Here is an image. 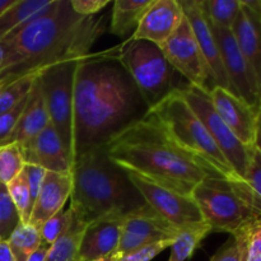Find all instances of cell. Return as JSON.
I'll list each match as a JSON object with an SVG mask.
<instances>
[{"mask_svg":"<svg viewBox=\"0 0 261 261\" xmlns=\"http://www.w3.org/2000/svg\"><path fill=\"white\" fill-rule=\"evenodd\" d=\"M22 145L25 165L42 167L47 172H71V162L60 137L53 125Z\"/></svg>","mask_w":261,"mask_h":261,"instance_id":"ac0fdd59","label":"cell"},{"mask_svg":"<svg viewBox=\"0 0 261 261\" xmlns=\"http://www.w3.org/2000/svg\"><path fill=\"white\" fill-rule=\"evenodd\" d=\"M48 125H50V117L37 76L28 93L27 105L20 115L19 121L5 144L9 143L24 144L25 142L40 134Z\"/></svg>","mask_w":261,"mask_h":261,"instance_id":"44dd1931","label":"cell"},{"mask_svg":"<svg viewBox=\"0 0 261 261\" xmlns=\"http://www.w3.org/2000/svg\"><path fill=\"white\" fill-rule=\"evenodd\" d=\"M105 28V17H82L70 0H56L47 13L3 40L7 56L0 70V88L55 64L89 55Z\"/></svg>","mask_w":261,"mask_h":261,"instance_id":"7a4b0ae2","label":"cell"},{"mask_svg":"<svg viewBox=\"0 0 261 261\" xmlns=\"http://www.w3.org/2000/svg\"><path fill=\"white\" fill-rule=\"evenodd\" d=\"M15 261H27L42 245L40 231L31 224L20 223L8 240Z\"/></svg>","mask_w":261,"mask_h":261,"instance_id":"484cf974","label":"cell"},{"mask_svg":"<svg viewBox=\"0 0 261 261\" xmlns=\"http://www.w3.org/2000/svg\"><path fill=\"white\" fill-rule=\"evenodd\" d=\"M5 56H7V48H5V43H4V41H0V70H2L3 66H4Z\"/></svg>","mask_w":261,"mask_h":261,"instance_id":"b9f144b4","label":"cell"},{"mask_svg":"<svg viewBox=\"0 0 261 261\" xmlns=\"http://www.w3.org/2000/svg\"><path fill=\"white\" fill-rule=\"evenodd\" d=\"M117 59L137 84L149 110L176 89L175 70L158 45L129 38L119 47Z\"/></svg>","mask_w":261,"mask_h":261,"instance_id":"52a82bcc","label":"cell"},{"mask_svg":"<svg viewBox=\"0 0 261 261\" xmlns=\"http://www.w3.org/2000/svg\"><path fill=\"white\" fill-rule=\"evenodd\" d=\"M175 241L176 240H162V241L145 245L126 254H114L111 255V261H150L161 252L165 251L167 247L172 246Z\"/></svg>","mask_w":261,"mask_h":261,"instance_id":"836d02e7","label":"cell"},{"mask_svg":"<svg viewBox=\"0 0 261 261\" xmlns=\"http://www.w3.org/2000/svg\"><path fill=\"white\" fill-rule=\"evenodd\" d=\"M71 191H73L71 172H46L42 188L33 205L28 224L40 229L47 219L63 211L64 205L71 196Z\"/></svg>","mask_w":261,"mask_h":261,"instance_id":"d6986e66","label":"cell"},{"mask_svg":"<svg viewBox=\"0 0 261 261\" xmlns=\"http://www.w3.org/2000/svg\"><path fill=\"white\" fill-rule=\"evenodd\" d=\"M7 188L15 208H17L18 213H19L20 221H22V223L28 224L30 223L31 214H32L33 204L32 199H31L30 186H28L27 176H25L24 171H22L14 180L10 181L7 185Z\"/></svg>","mask_w":261,"mask_h":261,"instance_id":"f546056e","label":"cell"},{"mask_svg":"<svg viewBox=\"0 0 261 261\" xmlns=\"http://www.w3.org/2000/svg\"><path fill=\"white\" fill-rule=\"evenodd\" d=\"M178 89L185 98L186 103L206 127L236 175L244 178L251 149L254 147L247 148L246 145L242 144L236 135L231 132V129L224 124L223 120L214 110L208 91L189 83L185 87H178Z\"/></svg>","mask_w":261,"mask_h":261,"instance_id":"9c48e42d","label":"cell"},{"mask_svg":"<svg viewBox=\"0 0 261 261\" xmlns=\"http://www.w3.org/2000/svg\"><path fill=\"white\" fill-rule=\"evenodd\" d=\"M212 232L234 234L261 223V199L244 178L209 176L191 193Z\"/></svg>","mask_w":261,"mask_h":261,"instance_id":"5b68a950","label":"cell"},{"mask_svg":"<svg viewBox=\"0 0 261 261\" xmlns=\"http://www.w3.org/2000/svg\"><path fill=\"white\" fill-rule=\"evenodd\" d=\"M48 250H50V246L46 244H42L30 257H28L27 261H46Z\"/></svg>","mask_w":261,"mask_h":261,"instance_id":"ab89813d","label":"cell"},{"mask_svg":"<svg viewBox=\"0 0 261 261\" xmlns=\"http://www.w3.org/2000/svg\"><path fill=\"white\" fill-rule=\"evenodd\" d=\"M259 120H260V135L259 138L261 137V87L259 89Z\"/></svg>","mask_w":261,"mask_h":261,"instance_id":"f6af8a7d","label":"cell"},{"mask_svg":"<svg viewBox=\"0 0 261 261\" xmlns=\"http://www.w3.org/2000/svg\"><path fill=\"white\" fill-rule=\"evenodd\" d=\"M232 33L261 87V0H241Z\"/></svg>","mask_w":261,"mask_h":261,"instance_id":"2e32d148","label":"cell"},{"mask_svg":"<svg viewBox=\"0 0 261 261\" xmlns=\"http://www.w3.org/2000/svg\"><path fill=\"white\" fill-rule=\"evenodd\" d=\"M244 180L261 199V145L259 143L251 149Z\"/></svg>","mask_w":261,"mask_h":261,"instance_id":"e575fe53","label":"cell"},{"mask_svg":"<svg viewBox=\"0 0 261 261\" xmlns=\"http://www.w3.org/2000/svg\"><path fill=\"white\" fill-rule=\"evenodd\" d=\"M181 229L161 218L148 204L122 221L121 237L115 254H126L162 240H176Z\"/></svg>","mask_w":261,"mask_h":261,"instance_id":"5bb4252c","label":"cell"},{"mask_svg":"<svg viewBox=\"0 0 261 261\" xmlns=\"http://www.w3.org/2000/svg\"><path fill=\"white\" fill-rule=\"evenodd\" d=\"M212 232L211 227L204 222L198 226L182 229L176 241L171 246V255L168 261H186L190 259L200 246L201 241Z\"/></svg>","mask_w":261,"mask_h":261,"instance_id":"d4e9b609","label":"cell"},{"mask_svg":"<svg viewBox=\"0 0 261 261\" xmlns=\"http://www.w3.org/2000/svg\"><path fill=\"white\" fill-rule=\"evenodd\" d=\"M119 47L81 59L74 83V154L105 147L149 111L120 60ZM74 158V160H75Z\"/></svg>","mask_w":261,"mask_h":261,"instance_id":"6da1fadb","label":"cell"},{"mask_svg":"<svg viewBox=\"0 0 261 261\" xmlns=\"http://www.w3.org/2000/svg\"><path fill=\"white\" fill-rule=\"evenodd\" d=\"M27 99L28 94L17 106L13 107L12 110H9L5 114L0 115V145L5 144L10 135H12V133L14 132L15 126H17L18 121L20 119V115H22L25 105H27Z\"/></svg>","mask_w":261,"mask_h":261,"instance_id":"d590c367","label":"cell"},{"mask_svg":"<svg viewBox=\"0 0 261 261\" xmlns=\"http://www.w3.org/2000/svg\"><path fill=\"white\" fill-rule=\"evenodd\" d=\"M201 4L212 24L232 30L241 8V0H201Z\"/></svg>","mask_w":261,"mask_h":261,"instance_id":"4316f807","label":"cell"},{"mask_svg":"<svg viewBox=\"0 0 261 261\" xmlns=\"http://www.w3.org/2000/svg\"><path fill=\"white\" fill-rule=\"evenodd\" d=\"M24 166L22 145L18 143L0 145V182L8 185L22 172Z\"/></svg>","mask_w":261,"mask_h":261,"instance_id":"83f0119b","label":"cell"},{"mask_svg":"<svg viewBox=\"0 0 261 261\" xmlns=\"http://www.w3.org/2000/svg\"><path fill=\"white\" fill-rule=\"evenodd\" d=\"M56 0H15L0 14V41L7 38L24 23L47 13Z\"/></svg>","mask_w":261,"mask_h":261,"instance_id":"7402d4cb","label":"cell"},{"mask_svg":"<svg viewBox=\"0 0 261 261\" xmlns=\"http://www.w3.org/2000/svg\"><path fill=\"white\" fill-rule=\"evenodd\" d=\"M71 175L70 206L83 214L88 223L101 219L124 221L147 204L126 171L110 160L105 147L78 155Z\"/></svg>","mask_w":261,"mask_h":261,"instance_id":"277c9868","label":"cell"},{"mask_svg":"<svg viewBox=\"0 0 261 261\" xmlns=\"http://www.w3.org/2000/svg\"><path fill=\"white\" fill-rule=\"evenodd\" d=\"M246 232L249 240V252L261 255V223L249 227Z\"/></svg>","mask_w":261,"mask_h":261,"instance_id":"f35d334b","label":"cell"},{"mask_svg":"<svg viewBox=\"0 0 261 261\" xmlns=\"http://www.w3.org/2000/svg\"><path fill=\"white\" fill-rule=\"evenodd\" d=\"M259 144H260V145H261V143H259Z\"/></svg>","mask_w":261,"mask_h":261,"instance_id":"7dc6e473","label":"cell"},{"mask_svg":"<svg viewBox=\"0 0 261 261\" xmlns=\"http://www.w3.org/2000/svg\"><path fill=\"white\" fill-rule=\"evenodd\" d=\"M71 222H73V209L70 206L68 209H65V211L59 212L58 214H55L50 219H47L41 226V228L38 229L41 234V240H42V244L51 246L54 242L58 241L68 231Z\"/></svg>","mask_w":261,"mask_h":261,"instance_id":"1f68e13d","label":"cell"},{"mask_svg":"<svg viewBox=\"0 0 261 261\" xmlns=\"http://www.w3.org/2000/svg\"><path fill=\"white\" fill-rule=\"evenodd\" d=\"M126 171V170H125ZM130 181L143 196L145 203L165 221L177 229H186L204 223L203 216L191 195H182L160 185L143 175L126 171Z\"/></svg>","mask_w":261,"mask_h":261,"instance_id":"30bf717a","label":"cell"},{"mask_svg":"<svg viewBox=\"0 0 261 261\" xmlns=\"http://www.w3.org/2000/svg\"><path fill=\"white\" fill-rule=\"evenodd\" d=\"M38 74L40 73L28 74L0 88V115L12 110L24 97H27Z\"/></svg>","mask_w":261,"mask_h":261,"instance_id":"f1b7e54d","label":"cell"},{"mask_svg":"<svg viewBox=\"0 0 261 261\" xmlns=\"http://www.w3.org/2000/svg\"><path fill=\"white\" fill-rule=\"evenodd\" d=\"M92 261H111V256L101 257V259H96V260H92Z\"/></svg>","mask_w":261,"mask_h":261,"instance_id":"bcb514c9","label":"cell"},{"mask_svg":"<svg viewBox=\"0 0 261 261\" xmlns=\"http://www.w3.org/2000/svg\"><path fill=\"white\" fill-rule=\"evenodd\" d=\"M0 261H15L8 241H0Z\"/></svg>","mask_w":261,"mask_h":261,"instance_id":"60d3db41","label":"cell"},{"mask_svg":"<svg viewBox=\"0 0 261 261\" xmlns=\"http://www.w3.org/2000/svg\"><path fill=\"white\" fill-rule=\"evenodd\" d=\"M211 25L218 42L231 91L250 106L259 110V82L246 58L240 50L232 30L217 27L212 23Z\"/></svg>","mask_w":261,"mask_h":261,"instance_id":"7c38bea8","label":"cell"},{"mask_svg":"<svg viewBox=\"0 0 261 261\" xmlns=\"http://www.w3.org/2000/svg\"><path fill=\"white\" fill-rule=\"evenodd\" d=\"M20 223L19 213L8 193L7 185L0 182V241H8Z\"/></svg>","mask_w":261,"mask_h":261,"instance_id":"4dcf8cb0","label":"cell"},{"mask_svg":"<svg viewBox=\"0 0 261 261\" xmlns=\"http://www.w3.org/2000/svg\"><path fill=\"white\" fill-rule=\"evenodd\" d=\"M246 261H261V255H259V254H252V252H249V254H247Z\"/></svg>","mask_w":261,"mask_h":261,"instance_id":"ee69618b","label":"cell"},{"mask_svg":"<svg viewBox=\"0 0 261 261\" xmlns=\"http://www.w3.org/2000/svg\"><path fill=\"white\" fill-rule=\"evenodd\" d=\"M70 208L73 209V222L68 231L51 245L46 261H79V246L84 231L89 223L86 221L83 214L79 213L73 206Z\"/></svg>","mask_w":261,"mask_h":261,"instance_id":"cb8c5ba5","label":"cell"},{"mask_svg":"<svg viewBox=\"0 0 261 261\" xmlns=\"http://www.w3.org/2000/svg\"><path fill=\"white\" fill-rule=\"evenodd\" d=\"M180 4L186 19L189 20L191 28H193L196 42H198L201 55L208 66L212 86L222 87V88L231 91V86H229L223 61H222L218 42H217V38L212 30L208 15L205 14V10L201 4V0H181Z\"/></svg>","mask_w":261,"mask_h":261,"instance_id":"9a60e30c","label":"cell"},{"mask_svg":"<svg viewBox=\"0 0 261 261\" xmlns=\"http://www.w3.org/2000/svg\"><path fill=\"white\" fill-rule=\"evenodd\" d=\"M246 229L232 236V239L216 252L211 261H246L249 254Z\"/></svg>","mask_w":261,"mask_h":261,"instance_id":"d6a6232c","label":"cell"},{"mask_svg":"<svg viewBox=\"0 0 261 261\" xmlns=\"http://www.w3.org/2000/svg\"><path fill=\"white\" fill-rule=\"evenodd\" d=\"M122 221L101 219L87 226L79 246V261H92L116 252L121 237Z\"/></svg>","mask_w":261,"mask_h":261,"instance_id":"ffe728a7","label":"cell"},{"mask_svg":"<svg viewBox=\"0 0 261 261\" xmlns=\"http://www.w3.org/2000/svg\"><path fill=\"white\" fill-rule=\"evenodd\" d=\"M161 50L173 70L185 76L189 84L211 92L213 88L211 74L186 17L173 35L161 46Z\"/></svg>","mask_w":261,"mask_h":261,"instance_id":"8fae6325","label":"cell"},{"mask_svg":"<svg viewBox=\"0 0 261 261\" xmlns=\"http://www.w3.org/2000/svg\"><path fill=\"white\" fill-rule=\"evenodd\" d=\"M109 4V0H70L73 10L82 17H96Z\"/></svg>","mask_w":261,"mask_h":261,"instance_id":"74e56055","label":"cell"},{"mask_svg":"<svg viewBox=\"0 0 261 261\" xmlns=\"http://www.w3.org/2000/svg\"><path fill=\"white\" fill-rule=\"evenodd\" d=\"M23 171H24L25 176H27L31 199H32V204L35 205L36 200H37L38 198V194H40L41 191V188H42L43 180H45V176L47 171L35 165H25Z\"/></svg>","mask_w":261,"mask_h":261,"instance_id":"8d00e7d4","label":"cell"},{"mask_svg":"<svg viewBox=\"0 0 261 261\" xmlns=\"http://www.w3.org/2000/svg\"><path fill=\"white\" fill-rule=\"evenodd\" d=\"M105 148L110 160L121 168L140 173L182 195H191L205 177L221 176L178 147L149 111Z\"/></svg>","mask_w":261,"mask_h":261,"instance_id":"3957f363","label":"cell"},{"mask_svg":"<svg viewBox=\"0 0 261 261\" xmlns=\"http://www.w3.org/2000/svg\"><path fill=\"white\" fill-rule=\"evenodd\" d=\"M83 59V58H82ZM81 59L63 61L43 69L38 74L43 99L47 109L50 124L60 137L64 148L70 158H74V83Z\"/></svg>","mask_w":261,"mask_h":261,"instance_id":"ba28073f","label":"cell"},{"mask_svg":"<svg viewBox=\"0 0 261 261\" xmlns=\"http://www.w3.org/2000/svg\"><path fill=\"white\" fill-rule=\"evenodd\" d=\"M184 17V10L177 0H153L130 38L149 41L161 47L177 30Z\"/></svg>","mask_w":261,"mask_h":261,"instance_id":"e0dca14e","label":"cell"},{"mask_svg":"<svg viewBox=\"0 0 261 261\" xmlns=\"http://www.w3.org/2000/svg\"><path fill=\"white\" fill-rule=\"evenodd\" d=\"M14 2L15 0H0V14H2L5 9H8L10 5L14 4Z\"/></svg>","mask_w":261,"mask_h":261,"instance_id":"7bdbcfd3","label":"cell"},{"mask_svg":"<svg viewBox=\"0 0 261 261\" xmlns=\"http://www.w3.org/2000/svg\"><path fill=\"white\" fill-rule=\"evenodd\" d=\"M149 112L162 125L171 139L185 152L228 180L241 178L236 175L200 119L186 103L180 89H173Z\"/></svg>","mask_w":261,"mask_h":261,"instance_id":"8992f818","label":"cell"},{"mask_svg":"<svg viewBox=\"0 0 261 261\" xmlns=\"http://www.w3.org/2000/svg\"><path fill=\"white\" fill-rule=\"evenodd\" d=\"M209 96L217 114L237 139L247 148L255 147L260 135L259 110L222 87H213Z\"/></svg>","mask_w":261,"mask_h":261,"instance_id":"4fadbf2b","label":"cell"},{"mask_svg":"<svg viewBox=\"0 0 261 261\" xmlns=\"http://www.w3.org/2000/svg\"><path fill=\"white\" fill-rule=\"evenodd\" d=\"M153 0H116L112 5L110 32L129 40Z\"/></svg>","mask_w":261,"mask_h":261,"instance_id":"603a6c76","label":"cell"}]
</instances>
